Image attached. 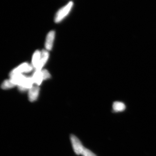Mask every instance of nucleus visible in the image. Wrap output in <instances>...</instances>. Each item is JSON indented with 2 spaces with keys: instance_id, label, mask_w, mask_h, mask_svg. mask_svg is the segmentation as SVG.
I'll return each instance as SVG.
<instances>
[{
  "instance_id": "1",
  "label": "nucleus",
  "mask_w": 156,
  "mask_h": 156,
  "mask_svg": "<svg viewBox=\"0 0 156 156\" xmlns=\"http://www.w3.org/2000/svg\"><path fill=\"white\" fill-rule=\"evenodd\" d=\"M73 7V2H70L66 5L63 6L61 9H59L55 15V20H54L55 22L58 23L62 21L69 14Z\"/></svg>"
},
{
  "instance_id": "2",
  "label": "nucleus",
  "mask_w": 156,
  "mask_h": 156,
  "mask_svg": "<svg viewBox=\"0 0 156 156\" xmlns=\"http://www.w3.org/2000/svg\"><path fill=\"white\" fill-rule=\"evenodd\" d=\"M70 140L74 151L77 155H81L85 148L82 143L76 136L74 135H71Z\"/></svg>"
},
{
  "instance_id": "3",
  "label": "nucleus",
  "mask_w": 156,
  "mask_h": 156,
  "mask_svg": "<svg viewBox=\"0 0 156 156\" xmlns=\"http://www.w3.org/2000/svg\"><path fill=\"white\" fill-rule=\"evenodd\" d=\"M33 69L32 66L27 63H23L13 69L10 73V76L16 74H20L23 73H29Z\"/></svg>"
},
{
  "instance_id": "4",
  "label": "nucleus",
  "mask_w": 156,
  "mask_h": 156,
  "mask_svg": "<svg viewBox=\"0 0 156 156\" xmlns=\"http://www.w3.org/2000/svg\"><path fill=\"white\" fill-rule=\"evenodd\" d=\"M49 54L48 51L46 50H43L41 52V58L36 68V71H41L42 68L48 61L49 58Z\"/></svg>"
},
{
  "instance_id": "5",
  "label": "nucleus",
  "mask_w": 156,
  "mask_h": 156,
  "mask_svg": "<svg viewBox=\"0 0 156 156\" xmlns=\"http://www.w3.org/2000/svg\"><path fill=\"white\" fill-rule=\"evenodd\" d=\"M34 81L32 77H27L26 79L20 86L18 87V89L21 92H24L30 89L33 86Z\"/></svg>"
},
{
  "instance_id": "6",
  "label": "nucleus",
  "mask_w": 156,
  "mask_h": 156,
  "mask_svg": "<svg viewBox=\"0 0 156 156\" xmlns=\"http://www.w3.org/2000/svg\"><path fill=\"white\" fill-rule=\"evenodd\" d=\"M40 88L38 86H33L29 89L28 97L30 101L33 102L37 100L38 97Z\"/></svg>"
},
{
  "instance_id": "7",
  "label": "nucleus",
  "mask_w": 156,
  "mask_h": 156,
  "mask_svg": "<svg viewBox=\"0 0 156 156\" xmlns=\"http://www.w3.org/2000/svg\"><path fill=\"white\" fill-rule=\"evenodd\" d=\"M55 34V32L54 31H51L48 34L45 43V47L47 50H50L52 49Z\"/></svg>"
},
{
  "instance_id": "8",
  "label": "nucleus",
  "mask_w": 156,
  "mask_h": 156,
  "mask_svg": "<svg viewBox=\"0 0 156 156\" xmlns=\"http://www.w3.org/2000/svg\"><path fill=\"white\" fill-rule=\"evenodd\" d=\"M34 83L37 84V86H40L41 83L42 81L44 80L42 71H36L34 73L32 76Z\"/></svg>"
},
{
  "instance_id": "9",
  "label": "nucleus",
  "mask_w": 156,
  "mask_h": 156,
  "mask_svg": "<svg viewBox=\"0 0 156 156\" xmlns=\"http://www.w3.org/2000/svg\"><path fill=\"white\" fill-rule=\"evenodd\" d=\"M41 52H40L39 50H37L34 53L33 56L32 61V64L33 67L36 68L38 64L40 58H41Z\"/></svg>"
},
{
  "instance_id": "10",
  "label": "nucleus",
  "mask_w": 156,
  "mask_h": 156,
  "mask_svg": "<svg viewBox=\"0 0 156 156\" xmlns=\"http://www.w3.org/2000/svg\"><path fill=\"white\" fill-rule=\"evenodd\" d=\"M113 110L115 112H123L126 109L125 104L119 101H115L113 104Z\"/></svg>"
},
{
  "instance_id": "11",
  "label": "nucleus",
  "mask_w": 156,
  "mask_h": 156,
  "mask_svg": "<svg viewBox=\"0 0 156 156\" xmlns=\"http://www.w3.org/2000/svg\"><path fill=\"white\" fill-rule=\"evenodd\" d=\"M15 86L16 85L13 83L10 79V80H6L4 81L1 87H2V89H11Z\"/></svg>"
},
{
  "instance_id": "12",
  "label": "nucleus",
  "mask_w": 156,
  "mask_h": 156,
  "mask_svg": "<svg viewBox=\"0 0 156 156\" xmlns=\"http://www.w3.org/2000/svg\"><path fill=\"white\" fill-rule=\"evenodd\" d=\"M81 155L83 156H96V155L91 151L85 147L84 148L83 151L82 152Z\"/></svg>"
},
{
  "instance_id": "13",
  "label": "nucleus",
  "mask_w": 156,
  "mask_h": 156,
  "mask_svg": "<svg viewBox=\"0 0 156 156\" xmlns=\"http://www.w3.org/2000/svg\"><path fill=\"white\" fill-rule=\"evenodd\" d=\"M41 71L44 80H46L50 78L51 76H50V73L47 70L44 69Z\"/></svg>"
}]
</instances>
